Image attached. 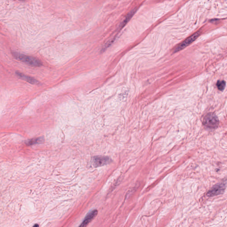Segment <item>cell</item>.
Masks as SVG:
<instances>
[{"mask_svg": "<svg viewBox=\"0 0 227 227\" xmlns=\"http://www.w3.org/2000/svg\"><path fill=\"white\" fill-rule=\"evenodd\" d=\"M136 11V9H133V10L131 11V12L126 15V16L125 19H124L123 21V22H122L121 23V24H120L119 28V29H122L125 26L126 24L128 22V21L131 20L132 17L133 16V15L135 14Z\"/></svg>", "mask_w": 227, "mask_h": 227, "instance_id": "ba28073f", "label": "cell"}, {"mask_svg": "<svg viewBox=\"0 0 227 227\" xmlns=\"http://www.w3.org/2000/svg\"><path fill=\"white\" fill-rule=\"evenodd\" d=\"M111 162V159L109 157L106 156H94L92 158V164L95 167H101L107 165Z\"/></svg>", "mask_w": 227, "mask_h": 227, "instance_id": "5b68a950", "label": "cell"}, {"mask_svg": "<svg viewBox=\"0 0 227 227\" xmlns=\"http://www.w3.org/2000/svg\"><path fill=\"white\" fill-rule=\"evenodd\" d=\"M201 34V32L200 31H198L193 34V35L188 37L175 49L174 51V52H178L179 51L187 47L188 45H190L191 43H192L194 41H195L199 37V36Z\"/></svg>", "mask_w": 227, "mask_h": 227, "instance_id": "277c9868", "label": "cell"}, {"mask_svg": "<svg viewBox=\"0 0 227 227\" xmlns=\"http://www.w3.org/2000/svg\"><path fill=\"white\" fill-rule=\"evenodd\" d=\"M97 213V210H96V209L92 210L91 212H90L86 216V217H85L84 221L82 222L81 224L79 225V227H86L87 226L89 223L91 222L92 220L96 216Z\"/></svg>", "mask_w": 227, "mask_h": 227, "instance_id": "8992f818", "label": "cell"}, {"mask_svg": "<svg viewBox=\"0 0 227 227\" xmlns=\"http://www.w3.org/2000/svg\"><path fill=\"white\" fill-rule=\"evenodd\" d=\"M16 74L20 78L27 81V82L30 83V84H37V83H38V81L32 77L29 76H26V75L21 73V72L16 71Z\"/></svg>", "mask_w": 227, "mask_h": 227, "instance_id": "52a82bcc", "label": "cell"}, {"mask_svg": "<svg viewBox=\"0 0 227 227\" xmlns=\"http://www.w3.org/2000/svg\"><path fill=\"white\" fill-rule=\"evenodd\" d=\"M19 1H24V0H19Z\"/></svg>", "mask_w": 227, "mask_h": 227, "instance_id": "8fae6325", "label": "cell"}, {"mask_svg": "<svg viewBox=\"0 0 227 227\" xmlns=\"http://www.w3.org/2000/svg\"><path fill=\"white\" fill-rule=\"evenodd\" d=\"M226 188V181L216 184L208 191L207 196L209 197L221 194L224 192Z\"/></svg>", "mask_w": 227, "mask_h": 227, "instance_id": "3957f363", "label": "cell"}, {"mask_svg": "<svg viewBox=\"0 0 227 227\" xmlns=\"http://www.w3.org/2000/svg\"><path fill=\"white\" fill-rule=\"evenodd\" d=\"M204 125L209 129H215L219 125V120L217 116L213 113L208 114L203 120Z\"/></svg>", "mask_w": 227, "mask_h": 227, "instance_id": "7a4b0ae2", "label": "cell"}, {"mask_svg": "<svg viewBox=\"0 0 227 227\" xmlns=\"http://www.w3.org/2000/svg\"><path fill=\"white\" fill-rule=\"evenodd\" d=\"M43 139L41 138H36L32 139L29 140L27 141V144L28 145H33L39 143L42 141Z\"/></svg>", "mask_w": 227, "mask_h": 227, "instance_id": "9c48e42d", "label": "cell"}, {"mask_svg": "<svg viewBox=\"0 0 227 227\" xmlns=\"http://www.w3.org/2000/svg\"><path fill=\"white\" fill-rule=\"evenodd\" d=\"M216 86L218 89L221 91H222L225 89V86H226V83L223 80L222 81H218L216 84Z\"/></svg>", "mask_w": 227, "mask_h": 227, "instance_id": "30bf717a", "label": "cell"}, {"mask_svg": "<svg viewBox=\"0 0 227 227\" xmlns=\"http://www.w3.org/2000/svg\"><path fill=\"white\" fill-rule=\"evenodd\" d=\"M13 55L15 58L17 60L25 63L33 67H40L42 65V63L41 61L34 57L26 56L16 52H13Z\"/></svg>", "mask_w": 227, "mask_h": 227, "instance_id": "6da1fadb", "label": "cell"}]
</instances>
